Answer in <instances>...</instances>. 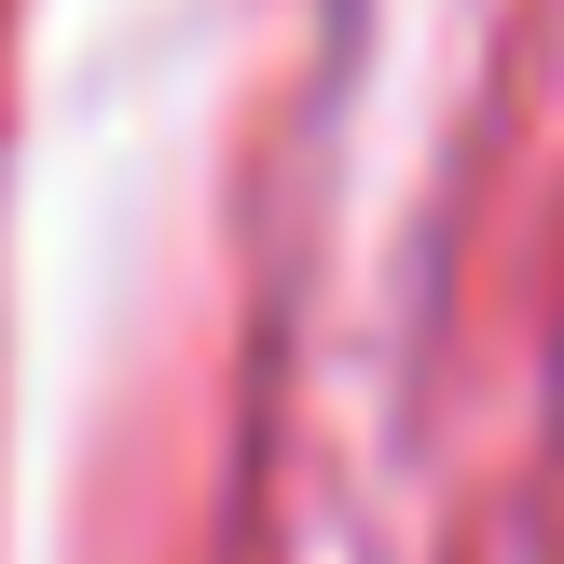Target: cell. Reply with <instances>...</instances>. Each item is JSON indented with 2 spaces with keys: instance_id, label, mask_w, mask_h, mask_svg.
Returning a JSON list of instances; mask_svg holds the SVG:
<instances>
[]
</instances>
